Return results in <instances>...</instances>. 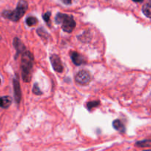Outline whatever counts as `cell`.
<instances>
[{
  "instance_id": "6da1fadb",
  "label": "cell",
  "mask_w": 151,
  "mask_h": 151,
  "mask_svg": "<svg viewBox=\"0 0 151 151\" xmlns=\"http://www.w3.org/2000/svg\"><path fill=\"white\" fill-rule=\"evenodd\" d=\"M33 58L29 51L22 53V75L24 82H29L31 79V73L33 69Z\"/></svg>"
},
{
  "instance_id": "7a4b0ae2",
  "label": "cell",
  "mask_w": 151,
  "mask_h": 151,
  "mask_svg": "<svg viewBox=\"0 0 151 151\" xmlns=\"http://www.w3.org/2000/svg\"><path fill=\"white\" fill-rule=\"evenodd\" d=\"M27 9V3L24 0H21L19 2L17 8H16L14 11H5L3 12L4 17L9 19L12 20L14 22H17L23 17L24 14H25L26 11Z\"/></svg>"
},
{
  "instance_id": "3957f363",
  "label": "cell",
  "mask_w": 151,
  "mask_h": 151,
  "mask_svg": "<svg viewBox=\"0 0 151 151\" xmlns=\"http://www.w3.org/2000/svg\"><path fill=\"white\" fill-rule=\"evenodd\" d=\"M56 22L62 24V29L67 33H71L76 26V22L71 16L58 14L56 17Z\"/></svg>"
},
{
  "instance_id": "277c9868",
  "label": "cell",
  "mask_w": 151,
  "mask_h": 151,
  "mask_svg": "<svg viewBox=\"0 0 151 151\" xmlns=\"http://www.w3.org/2000/svg\"><path fill=\"white\" fill-rule=\"evenodd\" d=\"M76 82L82 85H87L91 80V76L87 70H81L76 74L75 77Z\"/></svg>"
},
{
  "instance_id": "5b68a950",
  "label": "cell",
  "mask_w": 151,
  "mask_h": 151,
  "mask_svg": "<svg viewBox=\"0 0 151 151\" xmlns=\"http://www.w3.org/2000/svg\"><path fill=\"white\" fill-rule=\"evenodd\" d=\"M50 61H51L52 66H53V69L55 71L58 73H61L63 70V66H62V62H61L60 59L56 55H52L50 56Z\"/></svg>"
},
{
  "instance_id": "8992f818",
  "label": "cell",
  "mask_w": 151,
  "mask_h": 151,
  "mask_svg": "<svg viewBox=\"0 0 151 151\" xmlns=\"http://www.w3.org/2000/svg\"><path fill=\"white\" fill-rule=\"evenodd\" d=\"M70 56L71 59H72V61L76 65H80L85 62V58L82 55L79 54V53H77V52H71Z\"/></svg>"
},
{
  "instance_id": "52a82bcc",
  "label": "cell",
  "mask_w": 151,
  "mask_h": 151,
  "mask_svg": "<svg viewBox=\"0 0 151 151\" xmlns=\"http://www.w3.org/2000/svg\"><path fill=\"white\" fill-rule=\"evenodd\" d=\"M14 94H15V99L17 102H19L21 100L22 94L21 89H20V85L19 83V81L17 79H14Z\"/></svg>"
},
{
  "instance_id": "ba28073f",
  "label": "cell",
  "mask_w": 151,
  "mask_h": 151,
  "mask_svg": "<svg viewBox=\"0 0 151 151\" xmlns=\"http://www.w3.org/2000/svg\"><path fill=\"white\" fill-rule=\"evenodd\" d=\"M11 98L10 96L0 97V107L2 108H8L11 104Z\"/></svg>"
},
{
  "instance_id": "9c48e42d",
  "label": "cell",
  "mask_w": 151,
  "mask_h": 151,
  "mask_svg": "<svg viewBox=\"0 0 151 151\" xmlns=\"http://www.w3.org/2000/svg\"><path fill=\"white\" fill-rule=\"evenodd\" d=\"M142 11L146 17L151 18V0H148L144 5L142 8Z\"/></svg>"
},
{
  "instance_id": "30bf717a",
  "label": "cell",
  "mask_w": 151,
  "mask_h": 151,
  "mask_svg": "<svg viewBox=\"0 0 151 151\" xmlns=\"http://www.w3.org/2000/svg\"><path fill=\"white\" fill-rule=\"evenodd\" d=\"M113 126L116 130L121 132V133H124L125 131V127H124V124L120 120H115V121L113 122Z\"/></svg>"
},
{
  "instance_id": "8fae6325",
  "label": "cell",
  "mask_w": 151,
  "mask_h": 151,
  "mask_svg": "<svg viewBox=\"0 0 151 151\" xmlns=\"http://www.w3.org/2000/svg\"><path fill=\"white\" fill-rule=\"evenodd\" d=\"M14 46H15V48L17 49V50L18 51V53H22V52L24 53V50H25V47H24L22 42L19 39L16 38L15 40H14Z\"/></svg>"
},
{
  "instance_id": "7c38bea8",
  "label": "cell",
  "mask_w": 151,
  "mask_h": 151,
  "mask_svg": "<svg viewBox=\"0 0 151 151\" xmlns=\"http://www.w3.org/2000/svg\"><path fill=\"white\" fill-rule=\"evenodd\" d=\"M38 20L37 19L33 17H29L26 19V23L28 26H33L37 24Z\"/></svg>"
},
{
  "instance_id": "4fadbf2b",
  "label": "cell",
  "mask_w": 151,
  "mask_h": 151,
  "mask_svg": "<svg viewBox=\"0 0 151 151\" xmlns=\"http://www.w3.org/2000/svg\"><path fill=\"white\" fill-rule=\"evenodd\" d=\"M136 145L141 147H151V141L150 140H145L141 141L136 143Z\"/></svg>"
},
{
  "instance_id": "5bb4252c",
  "label": "cell",
  "mask_w": 151,
  "mask_h": 151,
  "mask_svg": "<svg viewBox=\"0 0 151 151\" xmlns=\"http://www.w3.org/2000/svg\"><path fill=\"white\" fill-rule=\"evenodd\" d=\"M99 101H91V102H89L87 104V107L88 108V110H92L93 107H97V106H99Z\"/></svg>"
},
{
  "instance_id": "9a60e30c",
  "label": "cell",
  "mask_w": 151,
  "mask_h": 151,
  "mask_svg": "<svg viewBox=\"0 0 151 151\" xmlns=\"http://www.w3.org/2000/svg\"><path fill=\"white\" fill-rule=\"evenodd\" d=\"M33 93H35L36 95H41L42 94V91H40V89L39 88V87H38L37 83H36L34 85H33Z\"/></svg>"
},
{
  "instance_id": "2e32d148",
  "label": "cell",
  "mask_w": 151,
  "mask_h": 151,
  "mask_svg": "<svg viewBox=\"0 0 151 151\" xmlns=\"http://www.w3.org/2000/svg\"><path fill=\"white\" fill-rule=\"evenodd\" d=\"M50 12L46 13V14H45L44 15H43V19H44V20L47 23V24H49V22H50Z\"/></svg>"
},
{
  "instance_id": "e0dca14e",
  "label": "cell",
  "mask_w": 151,
  "mask_h": 151,
  "mask_svg": "<svg viewBox=\"0 0 151 151\" xmlns=\"http://www.w3.org/2000/svg\"><path fill=\"white\" fill-rule=\"evenodd\" d=\"M63 3H65V5H70L71 3V0H61Z\"/></svg>"
},
{
  "instance_id": "ac0fdd59",
  "label": "cell",
  "mask_w": 151,
  "mask_h": 151,
  "mask_svg": "<svg viewBox=\"0 0 151 151\" xmlns=\"http://www.w3.org/2000/svg\"><path fill=\"white\" fill-rule=\"evenodd\" d=\"M133 1L135 2H142L143 0H133Z\"/></svg>"
},
{
  "instance_id": "d6986e66",
  "label": "cell",
  "mask_w": 151,
  "mask_h": 151,
  "mask_svg": "<svg viewBox=\"0 0 151 151\" xmlns=\"http://www.w3.org/2000/svg\"><path fill=\"white\" fill-rule=\"evenodd\" d=\"M145 151H151V150H145Z\"/></svg>"
},
{
  "instance_id": "ffe728a7",
  "label": "cell",
  "mask_w": 151,
  "mask_h": 151,
  "mask_svg": "<svg viewBox=\"0 0 151 151\" xmlns=\"http://www.w3.org/2000/svg\"><path fill=\"white\" fill-rule=\"evenodd\" d=\"M0 82H1V80H0Z\"/></svg>"
}]
</instances>
